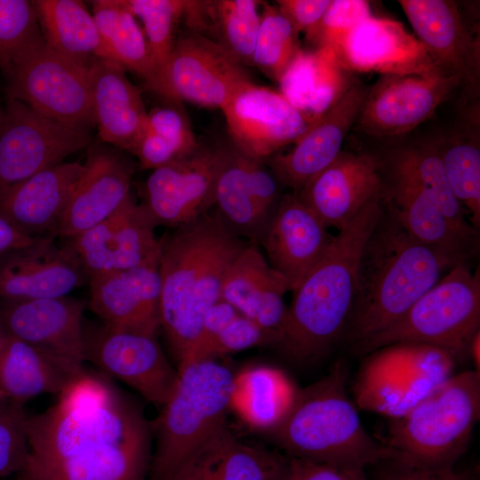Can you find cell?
<instances>
[{
    "label": "cell",
    "mask_w": 480,
    "mask_h": 480,
    "mask_svg": "<svg viewBox=\"0 0 480 480\" xmlns=\"http://www.w3.org/2000/svg\"><path fill=\"white\" fill-rule=\"evenodd\" d=\"M29 480H148L150 433L140 408L85 372L46 411L27 418Z\"/></svg>",
    "instance_id": "obj_1"
},
{
    "label": "cell",
    "mask_w": 480,
    "mask_h": 480,
    "mask_svg": "<svg viewBox=\"0 0 480 480\" xmlns=\"http://www.w3.org/2000/svg\"><path fill=\"white\" fill-rule=\"evenodd\" d=\"M160 239V328L180 366L194 348L207 311L220 300L228 267L250 242L231 232L216 211Z\"/></svg>",
    "instance_id": "obj_2"
},
{
    "label": "cell",
    "mask_w": 480,
    "mask_h": 480,
    "mask_svg": "<svg viewBox=\"0 0 480 480\" xmlns=\"http://www.w3.org/2000/svg\"><path fill=\"white\" fill-rule=\"evenodd\" d=\"M382 211L381 193L338 230L324 253L292 291L276 345L291 359L314 361L345 334L355 305L362 250Z\"/></svg>",
    "instance_id": "obj_3"
},
{
    "label": "cell",
    "mask_w": 480,
    "mask_h": 480,
    "mask_svg": "<svg viewBox=\"0 0 480 480\" xmlns=\"http://www.w3.org/2000/svg\"><path fill=\"white\" fill-rule=\"evenodd\" d=\"M460 262L466 260L414 238L383 204L360 256L346 337L356 344L391 325Z\"/></svg>",
    "instance_id": "obj_4"
},
{
    "label": "cell",
    "mask_w": 480,
    "mask_h": 480,
    "mask_svg": "<svg viewBox=\"0 0 480 480\" xmlns=\"http://www.w3.org/2000/svg\"><path fill=\"white\" fill-rule=\"evenodd\" d=\"M348 369L340 361L321 380L299 389L286 417L269 432L292 459L364 470L397 458L364 428L348 396Z\"/></svg>",
    "instance_id": "obj_5"
},
{
    "label": "cell",
    "mask_w": 480,
    "mask_h": 480,
    "mask_svg": "<svg viewBox=\"0 0 480 480\" xmlns=\"http://www.w3.org/2000/svg\"><path fill=\"white\" fill-rule=\"evenodd\" d=\"M480 416V372L452 374L401 417L390 419L385 444L396 459L424 467H454Z\"/></svg>",
    "instance_id": "obj_6"
},
{
    "label": "cell",
    "mask_w": 480,
    "mask_h": 480,
    "mask_svg": "<svg viewBox=\"0 0 480 480\" xmlns=\"http://www.w3.org/2000/svg\"><path fill=\"white\" fill-rule=\"evenodd\" d=\"M235 376L214 360L178 367L176 384L162 406L148 480H166L180 463L226 422Z\"/></svg>",
    "instance_id": "obj_7"
},
{
    "label": "cell",
    "mask_w": 480,
    "mask_h": 480,
    "mask_svg": "<svg viewBox=\"0 0 480 480\" xmlns=\"http://www.w3.org/2000/svg\"><path fill=\"white\" fill-rule=\"evenodd\" d=\"M479 328L480 276L460 262L394 324L354 348L367 355L392 344L418 343L443 349L457 359L468 355Z\"/></svg>",
    "instance_id": "obj_8"
},
{
    "label": "cell",
    "mask_w": 480,
    "mask_h": 480,
    "mask_svg": "<svg viewBox=\"0 0 480 480\" xmlns=\"http://www.w3.org/2000/svg\"><path fill=\"white\" fill-rule=\"evenodd\" d=\"M448 352L396 343L367 354L353 385L356 407L390 419L403 416L453 374Z\"/></svg>",
    "instance_id": "obj_9"
},
{
    "label": "cell",
    "mask_w": 480,
    "mask_h": 480,
    "mask_svg": "<svg viewBox=\"0 0 480 480\" xmlns=\"http://www.w3.org/2000/svg\"><path fill=\"white\" fill-rule=\"evenodd\" d=\"M7 93L42 116L85 130L95 124L89 69L50 48L40 38L15 60Z\"/></svg>",
    "instance_id": "obj_10"
},
{
    "label": "cell",
    "mask_w": 480,
    "mask_h": 480,
    "mask_svg": "<svg viewBox=\"0 0 480 480\" xmlns=\"http://www.w3.org/2000/svg\"><path fill=\"white\" fill-rule=\"evenodd\" d=\"M249 82L244 66L217 42L191 32L175 40L166 62L145 86L171 102L221 109Z\"/></svg>",
    "instance_id": "obj_11"
},
{
    "label": "cell",
    "mask_w": 480,
    "mask_h": 480,
    "mask_svg": "<svg viewBox=\"0 0 480 480\" xmlns=\"http://www.w3.org/2000/svg\"><path fill=\"white\" fill-rule=\"evenodd\" d=\"M85 130L63 125L7 97L0 126V190L89 146Z\"/></svg>",
    "instance_id": "obj_12"
},
{
    "label": "cell",
    "mask_w": 480,
    "mask_h": 480,
    "mask_svg": "<svg viewBox=\"0 0 480 480\" xmlns=\"http://www.w3.org/2000/svg\"><path fill=\"white\" fill-rule=\"evenodd\" d=\"M84 360L136 390L149 403L163 406L178 379L156 338L104 324H83Z\"/></svg>",
    "instance_id": "obj_13"
},
{
    "label": "cell",
    "mask_w": 480,
    "mask_h": 480,
    "mask_svg": "<svg viewBox=\"0 0 480 480\" xmlns=\"http://www.w3.org/2000/svg\"><path fill=\"white\" fill-rule=\"evenodd\" d=\"M84 300L64 296L0 300V325L75 377L84 368Z\"/></svg>",
    "instance_id": "obj_14"
},
{
    "label": "cell",
    "mask_w": 480,
    "mask_h": 480,
    "mask_svg": "<svg viewBox=\"0 0 480 480\" xmlns=\"http://www.w3.org/2000/svg\"><path fill=\"white\" fill-rule=\"evenodd\" d=\"M221 110L233 147L258 161L293 144L315 124L279 91L252 81L240 87Z\"/></svg>",
    "instance_id": "obj_15"
},
{
    "label": "cell",
    "mask_w": 480,
    "mask_h": 480,
    "mask_svg": "<svg viewBox=\"0 0 480 480\" xmlns=\"http://www.w3.org/2000/svg\"><path fill=\"white\" fill-rule=\"evenodd\" d=\"M460 84L459 77L440 71L381 76L368 89L356 123L370 135L406 133L431 117Z\"/></svg>",
    "instance_id": "obj_16"
},
{
    "label": "cell",
    "mask_w": 480,
    "mask_h": 480,
    "mask_svg": "<svg viewBox=\"0 0 480 480\" xmlns=\"http://www.w3.org/2000/svg\"><path fill=\"white\" fill-rule=\"evenodd\" d=\"M157 223L131 195L109 217L68 238L67 246L90 276L139 266L160 253Z\"/></svg>",
    "instance_id": "obj_17"
},
{
    "label": "cell",
    "mask_w": 480,
    "mask_h": 480,
    "mask_svg": "<svg viewBox=\"0 0 480 480\" xmlns=\"http://www.w3.org/2000/svg\"><path fill=\"white\" fill-rule=\"evenodd\" d=\"M224 148H198L188 156L153 170L142 203L157 225L180 227L214 205Z\"/></svg>",
    "instance_id": "obj_18"
},
{
    "label": "cell",
    "mask_w": 480,
    "mask_h": 480,
    "mask_svg": "<svg viewBox=\"0 0 480 480\" xmlns=\"http://www.w3.org/2000/svg\"><path fill=\"white\" fill-rule=\"evenodd\" d=\"M214 197L226 227L258 244L279 201L278 180L260 161L224 148Z\"/></svg>",
    "instance_id": "obj_19"
},
{
    "label": "cell",
    "mask_w": 480,
    "mask_h": 480,
    "mask_svg": "<svg viewBox=\"0 0 480 480\" xmlns=\"http://www.w3.org/2000/svg\"><path fill=\"white\" fill-rule=\"evenodd\" d=\"M160 253L132 268L90 276L89 307L101 323L156 337L160 329Z\"/></svg>",
    "instance_id": "obj_20"
},
{
    "label": "cell",
    "mask_w": 480,
    "mask_h": 480,
    "mask_svg": "<svg viewBox=\"0 0 480 480\" xmlns=\"http://www.w3.org/2000/svg\"><path fill=\"white\" fill-rule=\"evenodd\" d=\"M399 5L437 68L476 87L480 40L452 0H399Z\"/></svg>",
    "instance_id": "obj_21"
},
{
    "label": "cell",
    "mask_w": 480,
    "mask_h": 480,
    "mask_svg": "<svg viewBox=\"0 0 480 480\" xmlns=\"http://www.w3.org/2000/svg\"><path fill=\"white\" fill-rule=\"evenodd\" d=\"M332 50L349 72L404 76L440 71L416 36L388 18L369 16Z\"/></svg>",
    "instance_id": "obj_22"
},
{
    "label": "cell",
    "mask_w": 480,
    "mask_h": 480,
    "mask_svg": "<svg viewBox=\"0 0 480 480\" xmlns=\"http://www.w3.org/2000/svg\"><path fill=\"white\" fill-rule=\"evenodd\" d=\"M45 236L0 259V300L64 297L88 282L77 258Z\"/></svg>",
    "instance_id": "obj_23"
},
{
    "label": "cell",
    "mask_w": 480,
    "mask_h": 480,
    "mask_svg": "<svg viewBox=\"0 0 480 480\" xmlns=\"http://www.w3.org/2000/svg\"><path fill=\"white\" fill-rule=\"evenodd\" d=\"M54 236L70 238L114 213L131 194L133 164L116 150L92 147Z\"/></svg>",
    "instance_id": "obj_24"
},
{
    "label": "cell",
    "mask_w": 480,
    "mask_h": 480,
    "mask_svg": "<svg viewBox=\"0 0 480 480\" xmlns=\"http://www.w3.org/2000/svg\"><path fill=\"white\" fill-rule=\"evenodd\" d=\"M382 190L371 156L340 152L295 194L327 228L340 230Z\"/></svg>",
    "instance_id": "obj_25"
},
{
    "label": "cell",
    "mask_w": 480,
    "mask_h": 480,
    "mask_svg": "<svg viewBox=\"0 0 480 480\" xmlns=\"http://www.w3.org/2000/svg\"><path fill=\"white\" fill-rule=\"evenodd\" d=\"M367 92L364 85L354 83L287 153L272 156L269 166L278 182L298 193L339 156L348 132L356 124Z\"/></svg>",
    "instance_id": "obj_26"
},
{
    "label": "cell",
    "mask_w": 480,
    "mask_h": 480,
    "mask_svg": "<svg viewBox=\"0 0 480 480\" xmlns=\"http://www.w3.org/2000/svg\"><path fill=\"white\" fill-rule=\"evenodd\" d=\"M332 236L297 194L284 195L260 242L268 264L293 291L328 248Z\"/></svg>",
    "instance_id": "obj_27"
},
{
    "label": "cell",
    "mask_w": 480,
    "mask_h": 480,
    "mask_svg": "<svg viewBox=\"0 0 480 480\" xmlns=\"http://www.w3.org/2000/svg\"><path fill=\"white\" fill-rule=\"evenodd\" d=\"M290 467V460L239 439L225 423L166 480H281Z\"/></svg>",
    "instance_id": "obj_28"
},
{
    "label": "cell",
    "mask_w": 480,
    "mask_h": 480,
    "mask_svg": "<svg viewBox=\"0 0 480 480\" xmlns=\"http://www.w3.org/2000/svg\"><path fill=\"white\" fill-rule=\"evenodd\" d=\"M287 291L284 277L268 264L258 244L250 242L228 267L220 300L272 332L276 344L286 316L284 297Z\"/></svg>",
    "instance_id": "obj_29"
},
{
    "label": "cell",
    "mask_w": 480,
    "mask_h": 480,
    "mask_svg": "<svg viewBox=\"0 0 480 480\" xmlns=\"http://www.w3.org/2000/svg\"><path fill=\"white\" fill-rule=\"evenodd\" d=\"M84 164L62 162L0 190V215L32 237L54 236Z\"/></svg>",
    "instance_id": "obj_30"
},
{
    "label": "cell",
    "mask_w": 480,
    "mask_h": 480,
    "mask_svg": "<svg viewBox=\"0 0 480 480\" xmlns=\"http://www.w3.org/2000/svg\"><path fill=\"white\" fill-rule=\"evenodd\" d=\"M114 62L96 60L89 68L94 123L102 141L132 152L142 136L148 111L140 90Z\"/></svg>",
    "instance_id": "obj_31"
},
{
    "label": "cell",
    "mask_w": 480,
    "mask_h": 480,
    "mask_svg": "<svg viewBox=\"0 0 480 480\" xmlns=\"http://www.w3.org/2000/svg\"><path fill=\"white\" fill-rule=\"evenodd\" d=\"M279 92L313 124L355 83L329 47L301 49L277 82Z\"/></svg>",
    "instance_id": "obj_32"
},
{
    "label": "cell",
    "mask_w": 480,
    "mask_h": 480,
    "mask_svg": "<svg viewBox=\"0 0 480 480\" xmlns=\"http://www.w3.org/2000/svg\"><path fill=\"white\" fill-rule=\"evenodd\" d=\"M382 195L383 204L414 238L464 260L471 254L476 236L457 228L421 188L394 176L393 186Z\"/></svg>",
    "instance_id": "obj_33"
},
{
    "label": "cell",
    "mask_w": 480,
    "mask_h": 480,
    "mask_svg": "<svg viewBox=\"0 0 480 480\" xmlns=\"http://www.w3.org/2000/svg\"><path fill=\"white\" fill-rule=\"evenodd\" d=\"M45 44L76 63L89 69L104 60L100 33L84 4L78 0L33 1Z\"/></svg>",
    "instance_id": "obj_34"
},
{
    "label": "cell",
    "mask_w": 480,
    "mask_h": 480,
    "mask_svg": "<svg viewBox=\"0 0 480 480\" xmlns=\"http://www.w3.org/2000/svg\"><path fill=\"white\" fill-rule=\"evenodd\" d=\"M298 391L282 370L252 366L235 376L231 408L250 427L270 432L286 417Z\"/></svg>",
    "instance_id": "obj_35"
},
{
    "label": "cell",
    "mask_w": 480,
    "mask_h": 480,
    "mask_svg": "<svg viewBox=\"0 0 480 480\" xmlns=\"http://www.w3.org/2000/svg\"><path fill=\"white\" fill-rule=\"evenodd\" d=\"M73 376L32 346L7 335L0 351V393L23 404L43 394H60Z\"/></svg>",
    "instance_id": "obj_36"
},
{
    "label": "cell",
    "mask_w": 480,
    "mask_h": 480,
    "mask_svg": "<svg viewBox=\"0 0 480 480\" xmlns=\"http://www.w3.org/2000/svg\"><path fill=\"white\" fill-rule=\"evenodd\" d=\"M92 4L104 60L148 81L152 75V63L145 35L136 18L117 0H96Z\"/></svg>",
    "instance_id": "obj_37"
},
{
    "label": "cell",
    "mask_w": 480,
    "mask_h": 480,
    "mask_svg": "<svg viewBox=\"0 0 480 480\" xmlns=\"http://www.w3.org/2000/svg\"><path fill=\"white\" fill-rule=\"evenodd\" d=\"M172 103L148 112L145 131L131 152L141 169L156 170L188 156L199 146L187 116L178 103Z\"/></svg>",
    "instance_id": "obj_38"
},
{
    "label": "cell",
    "mask_w": 480,
    "mask_h": 480,
    "mask_svg": "<svg viewBox=\"0 0 480 480\" xmlns=\"http://www.w3.org/2000/svg\"><path fill=\"white\" fill-rule=\"evenodd\" d=\"M393 170L395 177L421 188L457 228L476 236V229L467 221L452 193L437 147L416 146L401 150L395 157Z\"/></svg>",
    "instance_id": "obj_39"
},
{
    "label": "cell",
    "mask_w": 480,
    "mask_h": 480,
    "mask_svg": "<svg viewBox=\"0 0 480 480\" xmlns=\"http://www.w3.org/2000/svg\"><path fill=\"white\" fill-rule=\"evenodd\" d=\"M257 0L207 1V27L217 42L243 66H252V59L260 23Z\"/></svg>",
    "instance_id": "obj_40"
},
{
    "label": "cell",
    "mask_w": 480,
    "mask_h": 480,
    "mask_svg": "<svg viewBox=\"0 0 480 480\" xmlns=\"http://www.w3.org/2000/svg\"><path fill=\"white\" fill-rule=\"evenodd\" d=\"M449 184L472 227L480 223V147L478 136L462 135L437 147Z\"/></svg>",
    "instance_id": "obj_41"
},
{
    "label": "cell",
    "mask_w": 480,
    "mask_h": 480,
    "mask_svg": "<svg viewBox=\"0 0 480 480\" xmlns=\"http://www.w3.org/2000/svg\"><path fill=\"white\" fill-rule=\"evenodd\" d=\"M261 6L252 66L278 82L301 50L299 34L276 5L262 2Z\"/></svg>",
    "instance_id": "obj_42"
},
{
    "label": "cell",
    "mask_w": 480,
    "mask_h": 480,
    "mask_svg": "<svg viewBox=\"0 0 480 480\" xmlns=\"http://www.w3.org/2000/svg\"><path fill=\"white\" fill-rule=\"evenodd\" d=\"M117 2L143 25L141 28L148 43L152 63L153 71L150 76L152 78L164 65L173 48L176 40L174 31L180 20L183 18L186 1L117 0Z\"/></svg>",
    "instance_id": "obj_43"
},
{
    "label": "cell",
    "mask_w": 480,
    "mask_h": 480,
    "mask_svg": "<svg viewBox=\"0 0 480 480\" xmlns=\"http://www.w3.org/2000/svg\"><path fill=\"white\" fill-rule=\"evenodd\" d=\"M42 37L33 1L0 0V69L4 74L24 50Z\"/></svg>",
    "instance_id": "obj_44"
},
{
    "label": "cell",
    "mask_w": 480,
    "mask_h": 480,
    "mask_svg": "<svg viewBox=\"0 0 480 480\" xmlns=\"http://www.w3.org/2000/svg\"><path fill=\"white\" fill-rule=\"evenodd\" d=\"M23 404L8 401L0 409V478L24 469L28 454Z\"/></svg>",
    "instance_id": "obj_45"
},
{
    "label": "cell",
    "mask_w": 480,
    "mask_h": 480,
    "mask_svg": "<svg viewBox=\"0 0 480 480\" xmlns=\"http://www.w3.org/2000/svg\"><path fill=\"white\" fill-rule=\"evenodd\" d=\"M372 15L364 0H331L317 25L306 36L316 48L334 49L359 22Z\"/></svg>",
    "instance_id": "obj_46"
},
{
    "label": "cell",
    "mask_w": 480,
    "mask_h": 480,
    "mask_svg": "<svg viewBox=\"0 0 480 480\" xmlns=\"http://www.w3.org/2000/svg\"><path fill=\"white\" fill-rule=\"evenodd\" d=\"M276 340L272 332L238 315L217 335L197 361L214 360L218 356L256 346L275 345Z\"/></svg>",
    "instance_id": "obj_47"
},
{
    "label": "cell",
    "mask_w": 480,
    "mask_h": 480,
    "mask_svg": "<svg viewBox=\"0 0 480 480\" xmlns=\"http://www.w3.org/2000/svg\"><path fill=\"white\" fill-rule=\"evenodd\" d=\"M238 315L240 314L224 300H220L212 305L204 316L202 330L194 348L185 362L178 367L199 360L204 349Z\"/></svg>",
    "instance_id": "obj_48"
},
{
    "label": "cell",
    "mask_w": 480,
    "mask_h": 480,
    "mask_svg": "<svg viewBox=\"0 0 480 480\" xmlns=\"http://www.w3.org/2000/svg\"><path fill=\"white\" fill-rule=\"evenodd\" d=\"M276 3L298 34H308L320 21L331 0H277Z\"/></svg>",
    "instance_id": "obj_49"
},
{
    "label": "cell",
    "mask_w": 480,
    "mask_h": 480,
    "mask_svg": "<svg viewBox=\"0 0 480 480\" xmlns=\"http://www.w3.org/2000/svg\"><path fill=\"white\" fill-rule=\"evenodd\" d=\"M290 460L295 480H368L362 469L292 458Z\"/></svg>",
    "instance_id": "obj_50"
},
{
    "label": "cell",
    "mask_w": 480,
    "mask_h": 480,
    "mask_svg": "<svg viewBox=\"0 0 480 480\" xmlns=\"http://www.w3.org/2000/svg\"><path fill=\"white\" fill-rule=\"evenodd\" d=\"M396 467L380 480H469L454 467H424L394 459Z\"/></svg>",
    "instance_id": "obj_51"
},
{
    "label": "cell",
    "mask_w": 480,
    "mask_h": 480,
    "mask_svg": "<svg viewBox=\"0 0 480 480\" xmlns=\"http://www.w3.org/2000/svg\"><path fill=\"white\" fill-rule=\"evenodd\" d=\"M39 238L23 233L12 222L0 215V259L13 251L35 243Z\"/></svg>",
    "instance_id": "obj_52"
},
{
    "label": "cell",
    "mask_w": 480,
    "mask_h": 480,
    "mask_svg": "<svg viewBox=\"0 0 480 480\" xmlns=\"http://www.w3.org/2000/svg\"><path fill=\"white\" fill-rule=\"evenodd\" d=\"M468 355H469L470 358L472 359L475 370L479 371L480 367V331H478L471 339L469 345H468Z\"/></svg>",
    "instance_id": "obj_53"
},
{
    "label": "cell",
    "mask_w": 480,
    "mask_h": 480,
    "mask_svg": "<svg viewBox=\"0 0 480 480\" xmlns=\"http://www.w3.org/2000/svg\"><path fill=\"white\" fill-rule=\"evenodd\" d=\"M6 337H7V334L5 333V332L4 331V329L2 328V326L0 325V351L3 348V345L6 340Z\"/></svg>",
    "instance_id": "obj_54"
},
{
    "label": "cell",
    "mask_w": 480,
    "mask_h": 480,
    "mask_svg": "<svg viewBox=\"0 0 480 480\" xmlns=\"http://www.w3.org/2000/svg\"><path fill=\"white\" fill-rule=\"evenodd\" d=\"M281 480H295V476H294L293 471L292 469V467H290V470H289L288 474L284 477H283Z\"/></svg>",
    "instance_id": "obj_55"
},
{
    "label": "cell",
    "mask_w": 480,
    "mask_h": 480,
    "mask_svg": "<svg viewBox=\"0 0 480 480\" xmlns=\"http://www.w3.org/2000/svg\"><path fill=\"white\" fill-rule=\"evenodd\" d=\"M10 400H8L2 393H0V409Z\"/></svg>",
    "instance_id": "obj_56"
},
{
    "label": "cell",
    "mask_w": 480,
    "mask_h": 480,
    "mask_svg": "<svg viewBox=\"0 0 480 480\" xmlns=\"http://www.w3.org/2000/svg\"><path fill=\"white\" fill-rule=\"evenodd\" d=\"M3 116H4V109H2V108L0 106V126H1V124H2V120H3Z\"/></svg>",
    "instance_id": "obj_57"
},
{
    "label": "cell",
    "mask_w": 480,
    "mask_h": 480,
    "mask_svg": "<svg viewBox=\"0 0 480 480\" xmlns=\"http://www.w3.org/2000/svg\"><path fill=\"white\" fill-rule=\"evenodd\" d=\"M13 480H29V479L22 477V476H19L17 479H13Z\"/></svg>",
    "instance_id": "obj_58"
}]
</instances>
